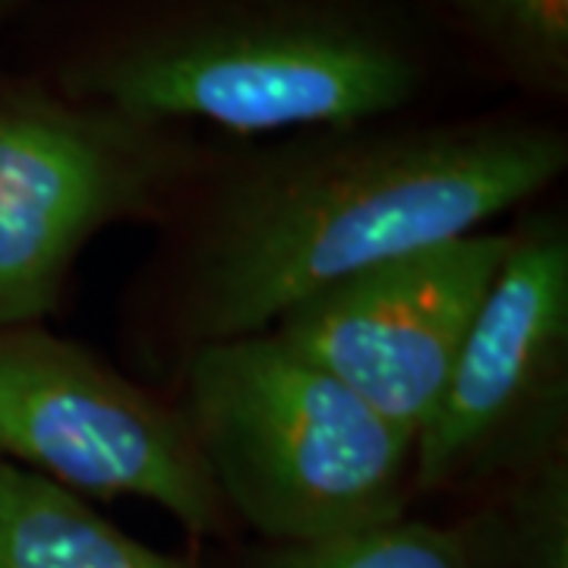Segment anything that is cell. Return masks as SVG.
I'll return each instance as SVG.
<instances>
[{
	"label": "cell",
	"mask_w": 568,
	"mask_h": 568,
	"mask_svg": "<svg viewBox=\"0 0 568 568\" xmlns=\"http://www.w3.org/2000/svg\"><path fill=\"white\" fill-rule=\"evenodd\" d=\"M511 227L420 246L291 306L268 332L414 439L446 392Z\"/></svg>",
	"instance_id": "52a82bcc"
},
{
	"label": "cell",
	"mask_w": 568,
	"mask_h": 568,
	"mask_svg": "<svg viewBox=\"0 0 568 568\" xmlns=\"http://www.w3.org/2000/svg\"><path fill=\"white\" fill-rule=\"evenodd\" d=\"M568 458V224L544 209L511 246L417 433L414 496H484Z\"/></svg>",
	"instance_id": "5b68a950"
},
{
	"label": "cell",
	"mask_w": 568,
	"mask_h": 568,
	"mask_svg": "<svg viewBox=\"0 0 568 568\" xmlns=\"http://www.w3.org/2000/svg\"><path fill=\"white\" fill-rule=\"evenodd\" d=\"M174 376L193 446L256 544H323L410 515L417 439L275 332L196 347Z\"/></svg>",
	"instance_id": "3957f363"
},
{
	"label": "cell",
	"mask_w": 568,
	"mask_h": 568,
	"mask_svg": "<svg viewBox=\"0 0 568 568\" xmlns=\"http://www.w3.org/2000/svg\"><path fill=\"white\" fill-rule=\"evenodd\" d=\"M511 80L540 95L568 89V0H446Z\"/></svg>",
	"instance_id": "8fae6325"
},
{
	"label": "cell",
	"mask_w": 568,
	"mask_h": 568,
	"mask_svg": "<svg viewBox=\"0 0 568 568\" xmlns=\"http://www.w3.org/2000/svg\"><path fill=\"white\" fill-rule=\"evenodd\" d=\"M458 525L480 568H568V458L474 496Z\"/></svg>",
	"instance_id": "9c48e42d"
},
{
	"label": "cell",
	"mask_w": 568,
	"mask_h": 568,
	"mask_svg": "<svg viewBox=\"0 0 568 568\" xmlns=\"http://www.w3.org/2000/svg\"><path fill=\"white\" fill-rule=\"evenodd\" d=\"M0 462L82 499H145L203 540L237 534L181 407L44 323L0 325Z\"/></svg>",
	"instance_id": "8992f818"
},
{
	"label": "cell",
	"mask_w": 568,
	"mask_h": 568,
	"mask_svg": "<svg viewBox=\"0 0 568 568\" xmlns=\"http://www.w3.org/2000/svg\"><path fill=\"white\" fill-rule=\"evenodd\" d=\"M231 568H480L465 530L455 521H429L417 515L395 518L379 528L357 530L338 540L241 549Z\"/></svg>",
	"instance_id": "30bf717a"
},
{
	"label": "cell",
	"mask_w": 568,
	"mask_h": 568,
	"mask_svg": "<svg viewBox=\"0 0 568 568\" xmlns=\"http://www.w3.org/2000/svg\"><path fill=\"white\" fill-rule=\"evenodd\" d=\"M13 3H20V0H0V13H3L7 7H13Z\"/></svg>",
	"instance_id": "7c38bea8"
},
{
	"label": "cell",
	"mask_w": 568,
	"mask_h": 568,
	"mask_svg": "<svg viewBox=\"0 0 568 568\" xmlns=\"http://www.w3.org/2000/svg\"><path fill=\"white\" fill-rule=\"evenodd\" d=\"M566 168L556 123L503 114L323 126L209 155L136 282L133 332L174 369L369 265L493 227Z\"/></svg>",
	"instance_id": "6da1fadb"
},
{
	"label": "cell",
	"mask_w": 568,
	"mask_h": 568,
	"mask_svg": "<svg viewBox=\"0 0 568 568\" xmlns=\"http://www.w3.org/2000/svg\"><path fill=\"white\" fill-rule=\"evenodd\" d=\"M424 82L420 41L379 0H155L58 89L145 123L291 136L398 118Z\"/></svg>",
	"instance_id": "7a4b0ae2"
},
{
	"label": "cell",
	"mask_w": 568,
	"mask_h": 568,
	"mask_svg": "<svg viewBox=\"0 0 568 568\" xmlns=\"http://www.w3.org/2000/svg\"><path fill=\"white\" fill-rule=\"evenodd\" d=\"M0 568H205L149 547L82 496L0 462Z\"/></svg>",
	"instance_id": "ba28073f"
},
{
	"label": "cell",
	"mask_w": 568,
	"mask_h": 568,
	"mask_svg": "<svg viewBox=\"0 0 568 568\" xmlns=\"http://www.w3.org/2000/svg\"><path fill=\"white\" fill-rule=\"evenodd\" d=\"M205 162L178 126L0 80V325L51 316L89 241L168 222Z\"/></svg>",
	"instance_id": "277c9868"
}]
</instances>
